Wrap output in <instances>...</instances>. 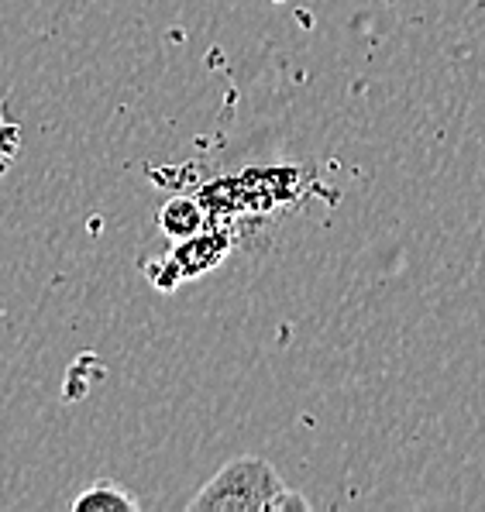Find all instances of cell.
I'll return each instance as SVG.
<instances>
[{"label": "cell", "mask_w": 485, "mask_h": 512, "mask_svg": "<svg viewBox=\"0 0 485 512\" xmlns=\"http://www.w3.org/2000/svg\"><path fill=\"white\" fill-rule=\"evenodd\" d=\"M286 482L272 461L241 454L224 464L190 499V512H272V502L286 492Z\"/></svg>", "instance_id": "obj_1"}, {"label": "cell", "mask_w": 485, "mask_h": 512, "mask_svg": "<svg viewBox=\"0 0 485 512\" xmlns=\"http://www.w3.org/2000/svg\"><path fill=\"white\" fill-rule=\"evenodd\" d=\"M69 509H76V512H107V509L138 512L142 509V502H138V495H131L124 485L111 482V478H100V482H93L86 492L76 495V499L69 502Z\"/></svg>", "instance_id": "obj_2"}, {"label": "cell", "mask_w": 485, "mask_h": 512, "mask_svg": "<svg viewBox=\"0 0 485 512\" xmlns=\"http://www.w3.org/2000/svg\"><path fill=\"white\" fill-rule=\"evenodd\" d=\"M159 227L169 234L172 241H186V238H193V234L203 227V214H200V207L193 200H169L166 207H162V214H159Z\"/></svg>", "instance_id": "obj_3"}]
</instances>
